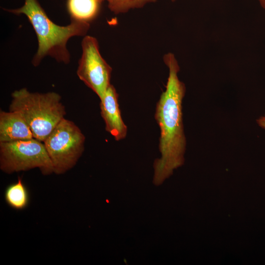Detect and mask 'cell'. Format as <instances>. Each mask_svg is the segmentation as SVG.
I'll return each instance as SVG.
<instances>
[{
	"mask_svg": "<svg viewBox=\"0 0 265 265\" xmlns=\"http://www.w3.org/2000/svg\"><path fill=\"white\" fill-rule=\"evenodd\" d=\"M39 168L41 173H53L44 144L34 138L0 142V169L7 174Z\"/></svg>",
	"mask_w": 265,
	"mask_h": 265,
	"instance_id": "obj_5",
	"label": "cell"
},
{
	"mask_svg": "<svg viewBox=\"0 0 265 265\" xmlns=\"http://www.w3.org/2000/svg\"><path fill=\"white\" fill-rule=\"evenodd\" d=\"M11 96L9 111L21 114L34 138L43 142L65 118V107L56 92H31L23 88L14 91Z\"/></svg>",
	"mask_w": 265,
	"mask_h": 265,
	"instance_id": "obj_3",
	"label": "cell"
},
{
	"mask_svg": "<svg viewBox=\"0 0 265 265\" xmlns=\"http://www.w3.org/2000/svg\"><path fill=\"white\" fill-rule=\"evenodd\" d=\"M85 140L73 122L65 118L61 120L43 142L54 173H65L76 165L84 151Z\"/></svg>",
	"mask_w": 265,
	"mask_h": 265,
	"instance_id": "obj_4",
	"label": "cell"
},
{
	"mask_svg": "<svg viewBox=\"0 0 265 265\" xmlns=\"http://www.w3.org/2000/svg\"><path fill=\"white\" fill-rule=\"evenodd\" d=\"M100 3L99 0H68L71 20L89 23L97 16Z\"/></svg>",
	"mask_w": 265,
	"mask_h": 265,
	"instance_id": "obj_9",
	"label": "cell"
},
{
	"mask_svg": "<svg viewBox=\"0 0 265 265\" xmlns=\"http://www.w3.org/2000/svg\"><path fill=\"white\" fill-rule=\"evenodd\" d=\"M5 10L14 14L25 15L32 25L38 41L37 51L32 60L34 66H38L47 56L57 62L69 63L70 54L67 48V42L73 36L85 35L90 27L88 22L74 20L66 26L55 24L37 0H25L23 6Z\"/></svg>",
	"mask_w": 265,
	"mask_h": 265,
	"instance_id": "obj_2",
	"label": "cell"
},
{
	"mask_svg": "<svg viewBox=\"0 0 265 265\" xmlns=\"http://www.w3.org/2000/svg\"><path fill=\"white\" fill-rule=\"evenodd\" d=\"M104 0H99V2L101 3L102 2H103V1Z\"/></svg>",
	"mask_w": 265,
	"mask_h": 265,
	"instance_id": "obj_14",
	"label": "cell"
},
{
	"mask_svg": "<svg viewBox=\"0 0 265 265\" xmlns=\"http://www.w3.org/2000/svg\"><path fill=\"white\" fill-rule=\"evenodd\" d=\"M109 10L115 14L127 12L131 9L139 8L157 0H106Z\"/></svg>",
	"mask_w": 265,
	"mask_h": 265,
	"instance_id": "obj_11",
	"label": "cell"
},
{
	"mask_svg": "<svg viewBox=\"0 0 265 265\" xmlns=\"http://www.w3.org/2000/svg\"><path fill=\"white\" fill-rule=\"evenodd\" d=\"M163 60L169 69V76L165 90L157 104L155 114L160 130L159 149L161 154L155 166L158 178L167 176L182 163L186 146L182 113L186 86L178 78L180 67L175 55L167 53Z\"/></svg>",
	"mask_w": 265,
	"mask_h": 265,
	"instance_id": "obj_1",
	"label": "cell"
},
{
	"mask_svg": "<svg viewBox=\"0 0 265 265\" xmlns=\"http://www.w3.org/2000/svg\"><path fill=\"white\" fill-rule=\"evenodd\" d=\"M261 6L265 9V0H258Z\"/></svg>",
	"mask_w": 265,
	"mask_h": 265,
	"instance_id": "obj_13",
	"label": "cell"
},
{
	"mask_svg": "<svg viewBox=\"0 0 265 265\" xmlns=\"http://www.w3.org/2000/svg\"><path fill=\"white\" fill-rule=\"evenodd\" d=\"M4 199L6 203L12 208L22 210L29 204L28 190L21 178L7 186L4 192Z\"/></svg>",
	"mask_w": 265,
	"mask_h": 265,
	"instance_id": "obj_10",
	"label": "cell"
},
{
	"mask_svg": "<svg viewBox=\"0 0 265 265\" xmlns=\"http://www.w3.org/2000/svg\"><path fill=\"white\" fill-rule=\"evenodd\" d=\"M32 132L24 117L16 111L0 112V142L33 138Z\"/></svg>",
	"mask_w": 265,
	"mask_h": 265,
	"instance_id": "obj_8",
	"label": "cell"
},
{
	"mask_svg": "<svg viewBox=\"0 0 265 265\" xmlns=\"http://www.w3.org/2000/svg\"><path fill=\"white\" fill-rule=\"evenodd\" d=\"M258 125L262 128L265 129V114L257 120Z\"/></svg>",
	"mask_w": 265,
	"mask_h": 265,
	"instance_id": "obj_12",
	"label": "cell"
},
{
	"mask_svg": "<svg viewBox=\"0 0 265 265\" xmlns=\"http://www.w3.org/2000/svg\"><path fill=\"white\" fill-rule=\"evenodd\" d=\"M172 1H175L176 0H171Z\"/></svg>",
	"mask_w": 265,
	"mask_h": 265,
	"instance_id": "obj_15",
	"label": "cell"
},
{
	"mask_svg": "<svg viewBox=\"0 0 265 265\" xmlns=\"http://www.w3.org/2000/svg\"><path fill=\"white\" fill-rule=\"evenodd\" d=\"M81 48L77 74L101 100L110 84L112 68L101 55L98 40L94 37L85 36Z\"/></svg>",
	"mask_w": 265,
	"mask_h": 265,
	"instance_id": "obj_6",
	"label": "cell"
},
{
	"mask_svg": "<svg viewBox=\"0 0 265 265\" xmlns=\"http://www.w3.org/2000/svg\"><path fill=\"white\" fill-rule=\"evenodd\" d=\"M118 99V94L114 86L110 84L100 103L101 115L105 123L106 130L116 141L124 139L127 133V127L122 118Z\"/></svg>",
	"mask_w": 265,
	"mask_h": 265,
	"instance_id": "obj_7",
	"label": "cell"
}]
</instances>
